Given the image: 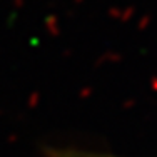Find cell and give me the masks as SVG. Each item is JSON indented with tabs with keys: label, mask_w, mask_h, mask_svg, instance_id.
I'll use <instances>...</instances> for the list:
<instances>
[{
	"label": "cell",
	"mask_w": 157,
	"mask_h": 157,
	"mask_svg": "<svg viewBox=\"0 0 157 157\" xmlns=\"http://www.w3.org/2000/svg\"><path fill=\"white\" fill-rule=\"evenodd\" d=\"M48 157H122L109 154V152H99V151H87V149H50L48 151Z\"/></svg>",
	"instance_id": "6da1fadb"
}]
</instances>
